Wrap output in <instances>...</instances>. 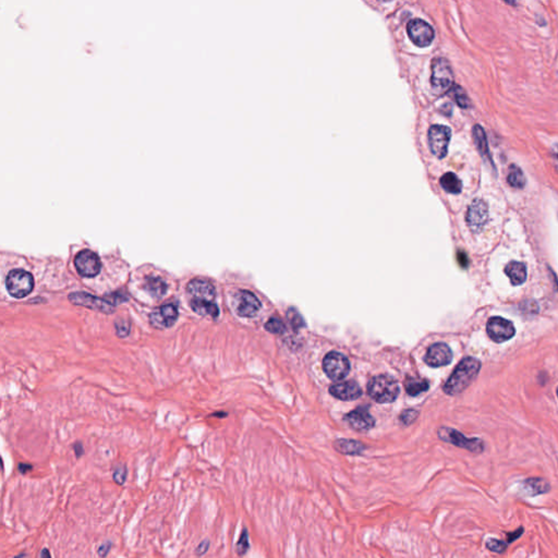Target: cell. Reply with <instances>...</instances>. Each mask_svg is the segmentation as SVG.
Returning <instances> with one entry per match:
<instances>
[{
  "instance_id": "1",
  "label": "cell",
  "mask_w": 558,
  "mask_h": 558,
  "mask_svg": "<svg viewBox=\"0 0 558 558\" xmlns=\"http://www.w3.org/2000/svg\"><path fill=\"white\" fill-rule=\"evenodd\" d=\"M480 370L481 362L477 359L472 356L462 359L445 383L444 392L449 396H456L462 393L479 375Z\"/></svg>"
},
{
  "instance_id": "2",
  "label": "cell",
  "mask_w": 558,
  "mask_h": 558,
  "mask_svg": "<svg viewBox=\"0 0 558 558\" xmlns=\"http://www.w3.org/2000/svg\"><path fill=\"white\" fill-rule=\"evenodd\" d=\"M399 385L389 375L374 376L367 385V394L378 404H390L398 398Z\"/></svg>"
},
{
  "instance_id": "3",
  "label": "cell",
  "mask_w": 558,
  "mask_h": 558,
  "mask_svg": "<svg viewBox=\"0 0 558 558\" xmlns=\"http://www.w3.org/2000/svg\"><path fill=\"white\" fill-rule=\"evenodd\" d=\"M453 73L449 61L443 57L435 58L432 62V77L431 84L434 93L443 94L451 89Z\"/></svg>"
},
{
  "instance_id": "4",
  "label": "cell",
  "mask_w": 558,
  "mask_h": 558,
  "mask_svg": "<svg viewBox=\"0 0 558 558\" xmlns=\"http://www.w3.org/2000/svg\"><path fill=\"white\" fill-rule=\"evenodd\" d=\"M5 287L11 297L22 299L30 295L34 288V278L24 269H13L5 278Z\"/></svg>"
},
{
  "instance_id": "5",
  "label": "cell",
  "mask_w": 558,
  "mask_h": 558,
  "mask_svg": "<svg viewBox=\"0 0 558 558\" xmlns=\"http://www.w3.org/2000/svg\"><path fill=\"white\" fill-rule=\"evenodd\" d=\"M440 440L445 443H449V444L462 448L468 451L473 453H481L485 449V444L481 439H468L467 436H464L462 433H460L459 431L450 428H441L437 432Z\"/></svg>"
},
{
  "instance_id": "6",
  "label": "cell",
  "mask_w": 558,
  "mask_h": 558,
  "mask_svg": "<svg viewBox=\"0 0 558 558\" xmlns=\"http://www.w3.org/2000/svg\"><path fill=\"white\" fill-rule=\"evenodd\" d=\"M429 145L436 157L444 158L447 155L449 145L451 130L446 125L434 124L429 130Z\"/></svg>"
},
{
  "instance_id": "7",
  "label": "cell",
  "mask_w": 558,
  "mask_h": 558,
  "mask_svg": "<svg viewBox=\"0 0 558 558\" xmlns=\"http://www.w3.org/2000/svg\"><path fill=\"white\" fill-rule=\"evenodd\" d=\"M323 369L326 375L334 381H340L346 377L350 371L349 360L339 352H330L323 361Z\"/></svg>"
},
{
  "instance_id": "8",
  "label": "cell",
  "mask_w": 558,
  "mask_h": 558,
  "mask_svg": "<svg viewBox=\"0 0 558 558\" xmlns=\"http://www.w3.org/2000/svg\"><path fill=\"white\" fill-rule=\"evenodd\" d=\"M486 332L494 342L502 343L515 336L516 329L510 321L499 316H493L487 321Z\"/></svg>"
},
{
  "instance_id": "9",
  "label": "cell",
  "mask_w": 558,
  "mask_h": 558,
  "mask_svg": "<svg viewBox=\"0 0 558 558\" xmlns=\"http://www.w3.org/2000/svg\"><path fill=\"white\" fill-rule=\"evenodd\" d=\"M74 265L82 277L92 278L100 274L102 262L99 255L91 250H82L74 258Z\"/></svg>"
},
{
  "instance_id": "10",
  "label": "cell",
  "mask_w": 558,
  "mask_h": 558,
  "mask_svg": "<svg viewBox=\"0 0 558 558\" xmlns=\"http://www.w3.org/2000/svg\"><path fill=\"white\" fill-rule=\"evenodd\" d=\"M408 35L419 47H427L434 39V30L422 19H413L407 26Z\"/></svg>"
},
{
  "instance_id": "11",
  "label": "cell",
  "mask_w": 558,
  "mask_h": 558,
  "mask_svg": "<svg viewBox=\"0 0 558 558\" xmlns=\"http://www.w3.org/2000/svg\"><path fill=\"white\" fill-rule=\"evenodd\" d=\"M68 299L70 300L71 303L76 304V306L89 308L105 314H112L114 311V306H112V302H109L108 300H104L102 298L92 296L90 293H86L83 291L70 293Z\"/></svg>"
},
{
  "instance_id": "12",
  "label": "cell",
  "mask_w": 558,
  "mask_h": 558,
  "mask_svg": "<svg viewBox=\"0 0 558 558\" xmlns=\"http://www.w3.org/2000/svg\"><path fill=\"white\" fill-rule=\"evenodd\" d=\"M178 316H179V312H178L177 306H175L174 303L164 304V306L155 309L149 314V323L155 329H169L172 325H175Z\"/></svg>"
},
{
  "instance_id": "13",
  "label": "cell",
  "mask_w": 558,
  "mask_h": 558,
  "mask_svg": "<svg viewBox=\"0 0 558 558\" xmlns=\"http://www.w3.org/2000/svg\"><path fill=\"white\" fill-rule=\"evenodd\" d=\"M488 220V209L484 201L475 199L468 207L465 221L473 232H480Z\"/></svg>"
},
{
  "instance_id": "14",
  "label": "cell",
  "mask_w": 558,
  "mask_h": 558,
  "mask_svg": "<svg viewBox=\"0 0 558 558\" xmlns=\"http://www.w3.org/2000/svg\"><path fill=\"white\" fill-rule=\"evenodd\" d=\"M262 304L257 297L248 290H241L235 295V312L241 318H253L261 310Z\"/></svg>"
},
{
  "instance_id": "15",
  "label": "cell",
  "mask_w": 558,
  "mask_h": 558,
  "mask_svg": "<svg viewBox=\"0 0 558 558\" xmlns=\"http://www.w3.org/2000/svg\"><path fill=\"white\" fill-rule=\"evenodd\" d=\"M187 291L192 297V300L214 302L216 289L210 280L204 278H194L189 281Z\"/></svg>"
},
{
  "instance_id": "16",
  "label": "cell",
  "mask_w": 558,
  "mask_h": 558,
  "mask_svg": "<svg viewBox=\"0 0 558 558\" xmlns=\"http://www.w3.org/2000/svg\"><path fill=\"white\" fill-rule=\"evenodd\" d=\"M344 421L350 428L358 432H367L375 425V419L370 413L369 407L356 408L344 417Z\"/></svg>"
},
{
  "instance_id": "17",
  "label": "cell",
  "mask_w": 558,
  "mask_h": 558,
  "mask_svg": "<svg viewBox=\"0 0 558 558\" xmlns=\"http://www.w3.org/2000/svg\"><path fill=\"white\" fill-rule=\"evenodd\" d=\"M452 360V353L450 348L446 343L432 344L424 356V361L428 365L432 367H441L448 365Z\"/></svg>"
},
{
  "instance_id": "18",
  "label": "cell",
  "mask_w": 558,
  "mask_h": 558,
  "mask_svg": "<svg viewBox=\"0 0 558 558\" xmlns=\"http://www.w3.org/2000/svg\"><path fill=\"white\" fill-rule=\"evenodd\" d=\"M519 491L523 496L536 497L539 495H544L551 491V483L545 480L544 477L533 476L528 477L523 480L520 484Z\"/></svg>"
},
{
  "instance_id": "19",
  "label": "cell",
  "mask_w": 558,
  "mask_h": 558,
  "mask_svg": "<svg viewBox=\"0 0 558 558\" xmlns=\"http://www.w3.org/2000/svg\"><path fill=\"white\" fill-rule=\"evenodd\" d=\"M330 393L337 399L350 401L358 399L359 397H361L362 389L358 383L353 381H347L332 385Z\"/></svg>"
},
{
  "instance_id": "20",
  "label": "cell",
  "mask_w": 558,
  "mask_h": 558,
  "mask_svg": "<svg viewBox=\"0 0 558 558\" xmlns=\"http://www.w3.org/2000/svg\"><path fill=\"white\" fill-rule=\"evenodd\" d=\"M333 447L336 451L347 456H360L366 449V446L359 441L339 439L333 443Z\"/></svg>"
},
{
  "instance_id": "21",
  "label": "cell",
  "mask_w": 558,
  "mask_h": 558,
  "mask_svg": "<svg viewBox=\"0 0 558 558\" xmlns=\"http://www.w3.org/2000/svg\"><path fill=\"white\" fill-rule=\"evenodd\" d=\"M505 273L514 286H519L527 280V267L521 262H510L505 267Z\"/></svg>"
},
{
  "instance_id": "22",
  "label": "cell",
  "mask_w": 558,
  "mask_h": 558,
  "mask_svg": "<svg viewBox=\"0 0 558 558\" xmlns=\"http://www.w3.org/2000/svg\"><path fill=\"white\" fill-rule=\"evenodd\" d=\"M143 288H144L153 298L160 299L166 295L168 286H167L166 281L163 278L148 276V277H146L144 280Z\"/></svg>"
},
{
  "instance_id": "23",
  "label": "cell",
  "mask_w": 558,
  "mask_h": 558,
  "mask_svg": "<svg viewBox=\"0 0 558 558\" xmlns=\"http://www.w3.org/2000/svg\"><path fill=\"white\" fill-rule=\"evenodd\" d=\"M190 307L193 310L194 313L201 316H211L212 319L216 320L220 316V309L215 302H205V301H195L191 300Z\"/></svg>"
},
{
  "instance_id": "24",
  "label": "cell",
  "mask_w": 558,
  "mask_h": 558,
  "mask_svg": "<svg viewBox=\"0 0 558 558\" xmlns=\"http://www.w3.org/2000/svg\"><path fill=\"white\" fill-rule=\"evenodd\" d=\"M441 186L446 192L451 194H459L462 190V182L453 172H446L441 178Z\"/></svg>"
},
{
  "instance_id": "25",
  "label": "cell",
  "mask_w": 558,
  "mask_h": 558,
  "mask_svg": "<svg viewBox=\"0 0 558 558\" xmlns=\"http://www.w3.org/2000/svg\"><path fill=\"white\" fill-rule=\"evenodd\" d=\"M472 134H473L475 145H476L477 149H479V152L482 154V156H484V157L488 156V158H490V152H488V144H487L486 134L484 132V129H483L481 125L475 124L473 126Z\"/></svg>"
},
{
  "instance_id": "26",
  "label": "cell",
  "mask_w": 558,
  "mask_h": 558,
  "mask_svg": "<svg viewBox=\"0 0 558 558\" xmlns=\"http://www.w3.org/2000/svg\"><path fill=\"white\" fill-rule=\"evenodd\" d=\"M407 393L410 396H418L423 392H427L430 387V383L425 379L408 378L405 382Z\"/></svg>"
},
{
  "instance_id": "27",
  "label": "cell",
  "mask_w": 558,
  "mask_h": 558,
  "mask_svg": "<svg viewBox=\"0 0 558 558\" xmlns=\"http://www.w3.org/2000/svg\"><path fill=\"white\" fill-rule=\"evenodd\" d=\"M507 181L509 185L516 189H522L526 186V178L522 170L516 165H510L508 169Z\"/></svg>"
},
{
  "instance_id": "28",
  "label": "cell",
  "mask_w": 558,
  "mask_h": 558,
  "mask_svg": "<svg viewBox=\"0 0 558 558\" xmlns=\"http://www.w3.org/2000/svg\"><path fill=\"white\" fill-rule=\"evenodd\" d=\"M450 93L452 95V99L455 100V102L457 103V105L461 108H469L471 106V101L468 97L467 93H465V91L461 88V86L456 85L453 86L451 89Z\"/></svg>"
},
{
  "instance_id": "29",
  "label": "cell",
  "mask_w": 558,
  "mask_h": 558,
  "mask_svg": "<svg viewBox=\"0 0 558 558\" xmlns=\"http://www.w3.org/2000/svg\"><path fill=\"white\" fill-rule=\"evenodd\" d=\"M250 550V539H249V532L245 528L242 529V532L240 534V538L238 540L237 544H235V553L238 556H244L248 551Z\"/></svg>"
},
{
  "instance_id": "30",
  "label": "cell",
  "mask_w": 558,
  "mask_h": 558,
  "mask_svg": "<svg viewBox=\"0 0 558 558\" xmlns=\"http://www.w3.org/2000/svg\"><path fill=\"white\" fill-rule=\"evenodd\" d=\"M486 549L488 551L493 552V553H497V554H504L506 551H507L508 548V543L506 542V541L503 540H498V539H494L491 538L486 541Z\"/></svg>"
},
{
  "instance_id": "31",
  "label": "cell",
  "mask_w": 558,
  "mask_h": 558,
  "mask_svg": "<svg viewBox=\"0 0 558 558\" xmlns=\"http://www.w3.org/2000/svg\"><path fill=\"white\" fill-rule=\"evenodd\" d=\"M126 476H128V470L124 464H118L112 469V480L117 485L122 486L125 483Z\"/></svg>"
},
{
  "instance_id": "32",
  "label": "cell",
  "mask_w": 558,
  "mask_h": 558,
  "mask_svg": "<svg viewBox=\"0 0 558 558\" xmlns=\"http://www.w3.org/2000/svg\"><path fill=\"white\" fill-rule=\"evenodd\" d=\"M287 318H288L289 323L291 324V326L295 330H299V329H301V327L306 326V322H304V320L302 319V316L300 315V313H299L295 308L289 309L288 313H287Z\"/></svg>"
},
{
  "instance_id": "33",
  "label": "cell",
  "mask_w": 558,
  "mask_h": 558,
  "mask_svg": "<svg viewBox=\"0 0 558 558\" xmlns=\"http://www.w3.org/2000/svg\"><path fill=\"white\" fill-rule=\"evenodd\" d=\"M265 330L272 334H283L285 332V325L277 318H272L265 324Z\"/></svg>"
},
{
  "instance_id": "34",
  "label": "cell",
  "mask_w": 558,
  "mask_h": 558,
  "mask_svg": "<svg viewBox=\"0 0 558 558\" xmlns=\"http://www.w3.org/2000/svg\"><path fill=\"white\" fill-rule=\"evenodd\" d=\"M419 416V412L414 409H408L405 410L404 412L401 413V416L399 418L400 422L404 424V425H410L412 424L414 421H416L417 418Z\"/></svg>"
},
{
  "instance_id": "35",
  "label": "cell",
  "mask_w": 558,
  "mask_h": 558,
  "mask_svg": "<svg viewBox=\"0 0 558 558\" xmlns=\"http://www.w3.org/2000/svg\"><path fill=\"white\" fill-rule=\"evenodd\" d=\"M114 327H116V333L119 337H126L130 334L131 325L128 321L119 320L114 323Z\"/></svg>"
},
{
  "instance_id": "36",
  "label": "cell",
  "mask_w": 558,
  "mask_h": 558,
  "mask_svg": "<svg viewBox=\"0 0 558 558\" xmlns=\"http://www.w3.org/2000/svg\"><path fill=\"white\" fill-rule=\"evenodd\" d=\"M523 533H525V528H523V527L517 528L515 531L505 532V536H506V538H507V543L508 544L514 543L515 541L519 540L523 536Z\"/></svg>"
},
{
  "instance_id": "37",
  "label": "cell",
  "mask_w": 558,
  "mask_h": 558,
  "mask_svg": "<svg viewBox=\"0 0 558 558\" xmlns=\"http://www.w3.org/2000/svg\"><path fill=\"white\" fill-rule=\"evenodd\" d=\"M112 548V541H109V540L105 541V542L102 543L99 546V549H97V555H99L101 558H106L107 555L109 554V552H111Z\"/></svg>"
},
{
  "instance_id": "38",
  "label": "cell",
  "mask_w": 558,
  "mask_h": 558,
  "mask_svg": "<svg viewBox=\"0 0 558 558\" xmlns=\"http://www.w3.org/2000/svg\"><path fill=\"white\" fill-rule=\"evenodd\" d=\"M210 546H211V541H210L209 539L203 540L202 542H201V543L197 546V549H195V551H194L195 555L203 556L204 554L207 553V551L210 550Z\"/></svg>"
},
{
  "instance_id": "39",
  "label": "cell",
  "mask_w": 558,
  "mask_h": 558,
  "mask_svg": "<svg viewBox=\"0 0 558 558\" xmlns=\"http://www.w3.org/2000/svg\"><path fill=\"white\" fill-rule=\"evenodd\" d=\"M108 298H112L111 301H112L113 306H114V304H118L120 302H125L126 300H128V298L124 297L123 293H119V292H114V293H112V296H108Z\"/></svg>"
},
{
  "instance_id": "40",
  "label": "cell",
  "mask_w": 558,
  "mask_h": 558,
  "mask_svg": "<svg viewBox=\"0 0 558 558\" xmlns=\"http://www.w3.org/2000/svg\"><path fill=\"white\" fill-rule=\"evenodd\" d=\"M457 260H458L460 266H461V267H467L468 266L469 261H468V257H467V255H465L464 252H459L458 253Z\"/></svg>"
},
{
  "instance_id": "41",
  "label": "cell",
  "mask_w": 558,
  "mask_h": 558,
  "mask_svg": "<svg viewBox=\"0 0 558 558\" xmlns=\"http://www.w3.org/2000/svg\"><path fill=\"white\" fill-rule=\"evenodd\" d=\"M18 469H19V472H20L21 474H26L27 472H30V471H32L33 465H32V464H28V463H20Z\"/></svg>"
},
{
  "instance_id": "42",
  "label": "cell",
  "mask_w": 558,
  "mask_h": 558,
  "mask_svg": "<svg viewBox=\"0 0 558 558\" xmlns=\"http://www.w3.org/2000/svg\"><path fill=\"white\" fill-rule=\"evenodd\" d=\"M73 448H74V451H76V455H77L78 458L83 455L84 450H83V446H82L81 443H77V444H74Z\"/></svg>"
},
{
  "instance_id": "43",
  "label": "cell",
  "mask_w": 558,
  "mask_h": 558,
  "mask_svg": "<svg viewBox=\"0 0 558 558\" xmlns=\"http://www.w3.org/2000/svg\"><path fill=\"white\" fill-rule=\"evenodd\" d=\"M552 154H553V159L556 165V168L558 169V145H555L552 149Z\"/></svg>"
},
{
  "instance_id": "44",
  "label": "cell",
  "mask_w": 558,
  "mask_h": 558,
  "mask_svg": "<svg viewBox=\"0 0 558 558\" xmlns=\"http://www.w3.org/2000/svg\"><path fill=\"white\" fill-rule=\"evenodd\" d=\"M41 558H51L50 552H49L48 549H46V548H45V549L42 550V552H41Z\"/></svg>"
},
{
  "instance_id": "45",
  "label": "cell",
  "mask_w": 558,
  "mask_h": 558,
  "mask_svg": "<svg viewBox=\"0 0 558 558\" xmlns=\"http://www.w3.org/2000/svg\"><path fill=\"white\" fill-rule=\"evenodd\" d=\"M25 556H26L25 554H22V555H20V556H15L14 558H22V557H25Z\"/></svg>"
},
{
  "instance_id": "46",
  "label": "cell",
  "mask_w": 558,
  "mask_h": 558,
  "mask_svg": "<svg viewBox=\"0 0 558 558\" xmlns=\"http://www.w3.org/2000/svg\"><path fill=\"white\" fill-rule=\"evenodd\" d=\"M557 396H558V387H557Z\"/></svg>"
}]
</instances>
